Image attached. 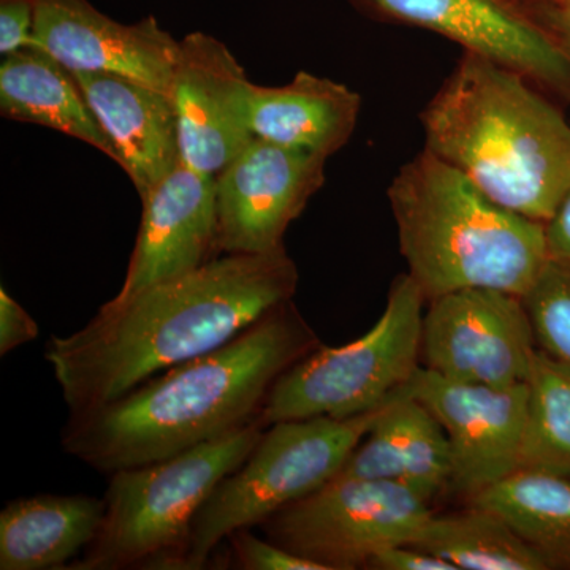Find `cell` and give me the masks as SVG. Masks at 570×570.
Instances as JSON below:
<instances>
[{"mask_svg": "<svg viewBox=\"0 0 570 570\" xmlns=\"http://www.w3.org/2000/svg\"><path fill=\"white\" fill-rule=\"evenodd\" d=\"M298 269L285 247L224 254L186 275L105 303L81 330L45 351L70 414H82L157 374L235 340L291 302Z\"/></svg>", "mask_w": 570, "mask_h": 570, "instance_id": "cell-1", "label": "cell"}, {"mask_svg": "<svg viewBox=\"0 0 570 570\" xmlns=\"http://www.w3.org/2000/svg\"><path fill=\"white\" fill-rule=\"evenodd\" d=\"M314 343L285 302L225 346L170 367L105 406L70 414L62 448L110 475L228 436L258 422L277 379L313 352Z\"/></svg>", "mask_w": 570, "mask_h": 570, "instance_id": "cell-2", "label": "cell"}, {"mask_svg": "<svg viewBox=\"0 0 570 570\" xmlns=\"http://www.w3.org/2000/svg\"><path fill=\"white\" fill-rule=\"evenodd\" d=\"M519 71L464 51L422 112L425 149L547 224L570 190V124Z\"/></svg>", "mask_w": 570, "mask_h": 570, "instance_id": "cell-3", "label": "cell"}, {"mask_svg": "<svg viewBox=\"0 0 570 570\" xmlns=\"http://www.w3.org/2000/svg\"><path fill=\"white\" fill-rule=\"evenodd\" d=\"M389 200L409 276L430 302L463 288L523 296L550 262L546 224L499 205L426 149L401 168Z\"/></svg>", "mask_w": 570, "mask_h": 570, "instance_id": "cell-4", "label": "cell"}, {"mask_svg": "<svg viewBox=\"0 0 570 570\" xmlns=\"http://www.w3.org/2000/svg\"><path fill=\"white\" fill-rule=\"evenodd\" d=\"M264 431L254 422L171 459L112 472L102 527L69 569H178L198 510L245 463Z\"/></svg>", "mask_w": 570, "mask_h": 570, "instance_id": "cell-5", "label": "cell"}, {"mask_svg": "<svg viewBox=\"0 0 570 570\" xmlns=\"http://www.w3.org/2000/svg\"><path fill=\"white\" fill-rule=\"evenodd\" d=\"M381 407L348 419L285 420L265 428L245 463L198 510L178 569H204L228 535L257 527L343 471Z\"/></svg>", "mask_w": 570, "mask_h": 570, "instance_id": "cell-6", "label": "cell"}, {"mask_svg": "<svg viewBox=\"0 0 570 570\" xmlns=\"http://www.w3.org/2000/svg\"><path fill=\"white\" fill-rule=\"evenodd\" d=\"M422 288L397 277L370 332L346 346L321 347L294 363L269 390L258 423L348 419L384 406L406 387L422 352Z\"/></svg>", "mask_w": 570, "mask_h": 570, "instance_id": "cell-7", "label": "cell"}, {"mask_svg": "<svg viewBox=\"0 0 570 570\" xmlns=\"http://www.w3.org/2000/svg\"><path fill=\"white\" fill-rule=\"evenodd\" d=\"M430 502L387 480L336 475L261 524L266 538L328 570L366 568L379 551L411 543Z\"/></svg>", "mask_w": 570, "mask_h": 570, "instance_id": "cell-8", "label": "cell"}, {"mask_svg": "<svg viewBox=\"0 0 570 570\" xmlns=\"http://www.w3.org/2000/svg\"><path fill=\"white\" fill-rule=\"evenodd\" d=\"M535 336L521 296L497 288H463L431 299L423 316L428 370L466 384H523Z\"/></svg>", "mask_w": 570, "mask_h": 570, "instance_id": "cell-9", "label": "cell"}, {"mask_svg": "<svg viewBox=\"0 0 570 570\" xmlns=\"http://www.w3.org/2000/svg\"><path fill=\"white\" fill-rule=\"evenodd\" d=\"M326 159L255 137L217 174V254L283 247L288 225L324 186Z\"/></svg>", "mask_w": 570, "mask_h": 570, "instance_id": "cell-10", "label": "cell"}, {"mask_svg": "<svg viewBox=\"0 0 570 570\" xmlns=\"http://www.w3.org/2000/svg\"><path fill=\"white\" fill-rule=\"evenodd\" d=\"M401 392L425 404L444 428L452 489L472 498L520 468L527 382L508 387L466 384L419 367Z\"/></svg>", "mask_w": 570, "mask_h": 570, "instance_id": "cell-11", "label": "cell"}, {"mask_svg": "<svg viewBox=\"0 0 570 570\" xmlns=\"http://www.w3.org/2000/svg\"><path fill=\"white\" fill-rule=\"evenodd\" d=\"M250 86L253 81L223 41L204 32L179 41L170 96L184 163L216 176L254 140Z\"/></svg>", "mask_w": 570, "mask_h": 570, "instance_id": "cell-12", "label": "cell"}, {"mask_svg": "<svg viewBox=\"0 0 570 570\" xmlns=\"http://www.w3.org/2000/svg\"><path fill=\"white\" fill-rule=\"evenodd\" d=\"M379 13L448 37L466 52L570 91V56L510 0H365Z\"/></svg>", "mask_w": 570, "mask_h": 570, "instance_id": "cell-13", "label": "cell"}, {"mask_svg": "<svg viewBox=\"0 0 570 570\" xmlns=\"http://www.w3.org/2000/svg\"><path fill=\"white\" fill-rule=\"evenodd\" d=\"M36 39L71 71H104L170 94L179 41L156 18L122 24L89 0H36Z\"/></svg>", "mask_w": 570, "mask_h": 570, "instance_id": "cell-14", "label": "cell"}, {"mask_svg": "<svg viewBox=\"0 0 570 570\" xmlns=\"http://www.w3.org/2000/svg\"><path fill=\"white\" fill-rule=\"evenodd\" d=\"M141 202L140 230L116 299L186 275L217 257L216 176L181 159Z\"/></svg>", "mask_w": 570, "mask_h": 570, "instance_id": "cell-15", "label": "cell"}, {"mask_svg": "<svg viewBox=\"0 0 570 570\" xmlns=\"http://www.w3.org/2000/svg\"><path fill=\"white\" fill-rule=\"evenodd\" d=\"M96 112L118 165L145 197L181 160L178 118L170 94L104 71H73Z\"/></svg>", "mask_w": 570, "mask_h": 570, "instance_id": "cell-16", "label": "cell"}, {"mask_svg": "<svg viewBox=\"0 0 570 570\" xmlns=\"http://www.w3.org/2000/svg\"><path fill=\"white\" fill-rule=\"evenodd\" d=\"M337 475L400 483L430 502L452 479L448 434L425 404L400 392Z\"/></svg>", "mask_w": 570, "mask_h": 570, "instance_id": "cell-17", "label": "cell"}, {"mask_svg": "<svg viewBox=\"0 0 570 570\" xmlns=\"http://www.w3.org/2000/svg\"><path fill=\"white\" fill-rule=\"evenodd\" d=\"M362 97L347 86L299 71L285 86H250L255 137L330 157L354 134Z\"/></svg>", "mask_w": 570, "mask_h": 570, "instance_id": "cell-18", "label": "cell"}, {"mask_svg": "<svg viewBox=\"0 0 570 570\" xmlns=\"http://www.w3.org/2000/svg\"><path fill=\"white\" fill-rule=\"evenodd\" d=\"M0 112L3 118L39 124L88 142L118 164V154L73 71L40 48L3 56Z\"/></svg>", "mask_w": 570, "mask_h": 570, "instance_id": "cell-19", "label": "cell"}, {"mask_svg": "<svg viewBox=\"0 0 570 570\" xmlns=\"http://www.w3.org/2000/svg\"><path fill=\"white\" fill-rule=\"evenodd\" d=\"M105 501L86 494L14 499L0 512V569L67 568L102 527Z\"/></svg>", "mask_w": 570, "mask_h": 570, "instance_id": "cell-20", "label": "cell"}, {"mask_svg": "<svg viewBox=\"0 0 570 570\" xmlns=\"http://www.w3.org/2000/svg\"><path fill=\"white\" fill-rule=\"evenodd\" d=\"M471 501L508 521L550 569H570V478L519 468Z\"/></svg>", "mask_w": 570, "mask_h": 570, "instance_id": "cell-21", "label": "cell"}, {"mask_svg": "<svg viewBox=\"0 0 570 570\" xmlns=\"http://www.w3.org/2000/svg\"><path fill=\"white\" fill-rule=\"evenodd\" d=\"M409 546L430 551L459 570L550 569L508 521L479 505L456 515L433 513Z\"/></svg>", "mask_w": 570, "mask_h": 570, "instance_id": "cell-22", "label": "cell"}, {"mask_svg": "<svg viewBox=\"0 0 570 570\" xmlns=\"http://www.w3.org/2000/svg\"><path fill=\"white\" fill-rule=\"evenodd\" d=\"M528 385V415L520 468L570 478V370L535 351Z\"/></svg>", "mask_w": 570, "mask_h": 570, "instance_id": "cell-23", "label": "cell"}, {"mask_svg": "<svg viewBox=\"0 0 570 570\" xmlns=\"http://www.w3.org/2000/svg\"><path fill=\"white\" fill-rule=\"evenodd\" d=\"M521 299L540 351L570 370V266L550 261Z\"/></svg>", "mask_w": 570, "mask_h": 570, "instance_id": "cell-24", "label": "cell"}, {"mask_svg": "<svg viewBox=\"0 0 570 570\" xmlns=\"http://www.w3.org/2000/svg\"><path fill=\"white\" fill-rule=\"evenodd\" d=\"M232 568L245 570H328L321 562L299 557L272 540L258 539L249 531L239 530L228 535Z\"/></svg>", "mask_w": 570, "mask_h": 570, "instance_id": "cell-25", "label": "cell"}, {"mask_svg": "<svg viewBox=\"0 0 570 570\" xmlns=\"http://www.w3.org/2000/svg\"><path fill=\"white\" fill-rule=\"evenodd\" d=\"M36 0H0V52L39 48L36 39Z\"/></svg>", "mask_w": 570, "mask_h": 570, "instance_id": "cell-26", "label": "cell"}, {"mask_svg": "<svg viewBox=\"0 0 570 570\" xmlns=\"http://www.w3.org/2000/svg\"><path fill=\"white\" fill-rule=\"evenodd\" d=\"M39 336V325L6 291L0 288V355L6 356L14 348L31 343Z\"/></svg>", "mask_w": 570, "mask_h": 570, "instance_id": "cell-27", "label": "cell"}, {"mask_svg": "<svg viewBox=\"0 0 570 570\" xmlns=\"http://www.w3.org/2000/svg\"><path fill=\"white\" fill-rule=\"evenodd\" d=\"M366 569L376 570H459L450 562L442 560L420 547L401 543L379 551L367 562Z\"/></svg>", "mask_w": 570, "mask_h": 570, "instance_id": "cell-28", "label": "cell"}, {"mask_svg": "<svg viewBox=\"0 0 570 570\" xmlns=\"http://www.w3.org/2000/svg\"><path fill=\"white\" fill-rule=\"evenodd\" d=\"M550 261L570 266V190L546 224Z\"/></svg>", "mask_w": 570, "mask_h": 570, "instance_id": "cell-29", "label": "cell"}, {"mask_svg": "<svg viewBox=\"0 0 570 570\" xmlns=\"http://www.w3.org/2000/svg\"><path fill=\"white\" fill-rule=\"evenodd\" d=\"M557 10L570 14V0H557Z\"/></svg>", "mask_w": 570, "mask_h": 570, "instance_id": "cell-30", "label": "cell"}]
</instances>
